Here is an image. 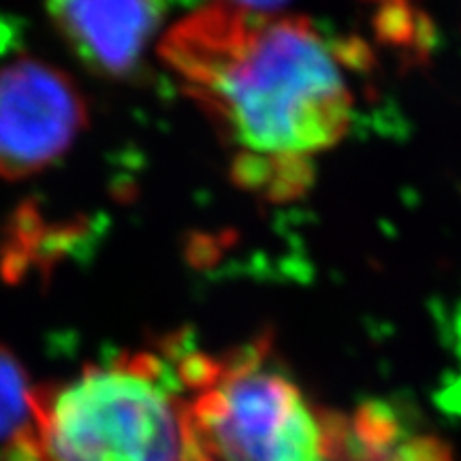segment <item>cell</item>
<instances>
[{"mask_svg":"<svg viewBox=\"0 0 461 461\" xmlns=\"http://www.w3.org/2000/svg\"><path fill=\"white\" fill-rule=\"evenodd\" d=\"M34 417L43 461H214L169 346L34 387Z\"/></svg>","mask_w":461,"mask_h":461,"instance_id":"2","label":"cell"},{"mask_svg":"<svg viewBox=\"0 0 461 461\" xmlns=\"http://www.w3.org/2000/svg\"><path fill=\"white\" fill-rule=\"evenodd\" d=\"M51 24L90 71L124 79L140 71L165 17L163 0H48Z\"/></svg>","mask_w":461,"mask_h":461,"instance_id":"5","label":"cell"},{"mask_svg":"<svg viewBox=\"0 0 461 461\" xmlns=\"http://www.w3.org/2000/svg\"><path fill=\"white\" fill-rule=\"evenodd\" d=\"M221 3L233 5V7L255 11V14H272V11L280 9L288 0H221Z\"/></svg>","mask_w":461,"mask_h":461,"instance_id":"10","label":"cell"},{"mask_svg":"<svg viewBox=\"0 0 461 461\" xmlns=\"http://www.w3.org/2000/svg\"><path fill=\"white\" fill-rule=\"evenodd\" d=\"M370 3H378L380 7H384V5H400V3H411V0H370Z\"/></svg>","mask_w":461,"mask_h":461,"instance_id":"11","label":"cell"},{"mask_svg":"<svg viewBox=\"0 0 461 461\" xmlns=\"http://www.w3.org/2000/svg\"><path fill=\"white\" fill-rule=\"evenodd\" d=\"M359 41H333L308 17L205 5L160 41V58L230 149L240 188L276 201L312 184V158L353 124L348 71Z\"/></svg>","mask_w":461,"mask_h":461,"instance_id":"1","label":"cell"},{"mask_svg":"<svg viewBox=\"0 0 461 461\" xmlns=\"http://www.w3.org/2000/svg\"><path fill=\"white\" fill-rule=\"evenodd\" d=\"M387 461H455L451 447L438 436H412L391 453Z\"/></svg>","mask_w":461,"mask_h":461,"instance_id":"9","label":"cell"},{"mask_svg":"<svg viewBox=\"0 0 461 461\" xmlns=\"http://www.w3.org/2000/svg\"><path fill=\"white\" fill-rule=\"evenodd\" d=\"M169 346L214 461H330L325 408L280 370L272 339L221 357Z\"/></svg>","mask_w":461,"mask_h":461,"instance_id":"3","label":"cell"},{"mask_svg":"<svg viewBox=\"0 0 461 461\" xmlns=\"http://www.w3.org/2000/svg\"><path fill=\"white\" fill-rule=\"evenodd\" d=\"M376 34L380 41L395 48L425 54L429 50V22L411 3L384 5L376 14Z\"/></svg>","mask_w":461,"mask_h":461,"instance_id":"8","label":"cell"},{"mask_svg":"<svg viewBox=\"0 0 461 461\" xmlns=\"http://www.w3.org/2000/svg\"><path fill=\"white\" fill-rule=\"evenodd\" d=\"M88 124V105L71 75L17 58L0 67V177L26 180L67 154Z\"/></svg>","mask_w":461,"mask_h":461,"instance_id":"4","label":"cell"},{"mask_svg":"<svg viewBox=\"0 0 461 461\" xmlns=\"http://www.w3.org/2000/svg\"><path fill=\"white\" fill-rule=\"evenodd\" d=\"M0 461H43L34 387L14 353L0 346Z\"/></svg>","mask_w":461,"mask_h":461,"instance_id":"6","label":"cell"},{"mask_svg":"<svg viewBox=\"0 0 461 461\" xmlns=\"http://www.w3.org/2000/svg\"><path fill=\"white\" fill-rule=\"evenodd\" d=\"M350 428L361 447L380 461H387L402 445V420L395 408L383 400L363 402L350 417Z\"/></svg>","mask_w":461,"mask_h":461,"instance_id":"7","label":"cell"}]
</instances>
